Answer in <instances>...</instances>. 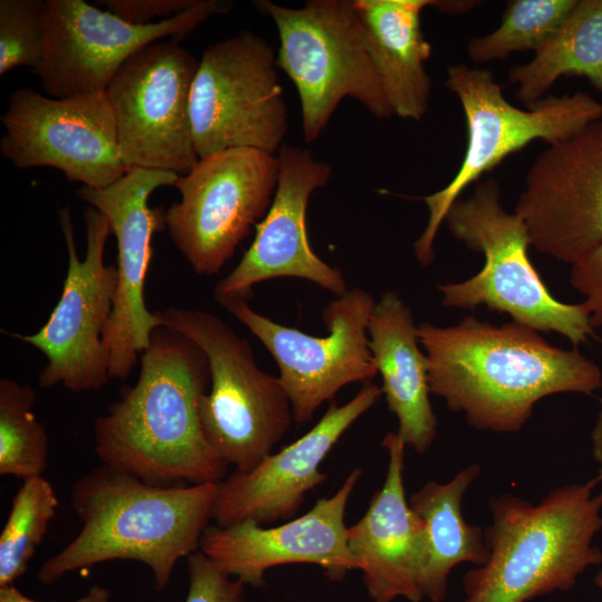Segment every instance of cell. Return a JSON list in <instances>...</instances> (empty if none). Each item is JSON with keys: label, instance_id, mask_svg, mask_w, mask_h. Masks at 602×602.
<instances>
[{"label": "cell", "instance_id": "1", "mask_svg": "<svg viewBox=\"0 0 602 602\" xmlns=\"http://www.w3.org/2000/svg\"><path fill=\"white\" fill-rule=\"evenodd\" d=\"M417 332L430 394L478 430L517 433L541 399L602 387L593 360L515 321L493 324L469 315L448 327L423 322Z\"/></svg>", "mask_w": 602, "mask_h": 602}, {"label": "cell", "instance_id": "2", "mask_svg": "<svg viewBox=\"0 0 602 602\" xmlns=\"http://www.w3.org/2000/svg\"><path fill=\"white\" fill-rule=\"evenodd\" d=\"M211 383L207 358L166 327L152 333L134 386L94 423L101 464L156 486L220 483L227 466L208 445L200 401Z\"/></svg>", "mask_w": 602, "mask_h": 602}, {"label": "cell", "instance_id": "3", "mask_svg": "<svg viewBox=\"0 0 602 602\" xmlns=\"http://www.w3.org/2000/svg\"><path fill=\"white\" fill-rule=\"evenodd\" d=\"M217 492L219 483L151 485L101 464L74 483L71 507L81 528L40 565L37 580L52 584L103 562L130 560L149 567L161 592L179 559L200 548Z\"/></svg>", "mask_w": 602, "mask_h": 602}, {"label": "cell", "instance_id": "4", "mask_svg": "<svg viewBox=\"0 0 602 602\" xmlns=\"http://www.w3.org/2000/svg\"><path fill=\"white\" fill-rule=\"evenodd\" d=\"M596 477L551 489L537 504L511 493L488 498L487 561L463 579L462 602H528L571 590L602 563L593 544L602 530Z\"/></svg>", "mask_w": 602, "mask_h": 602}, {"label": "cell", "instance_id": "5", "mask_svg": "<svg viewBox=\"0 0 602 602\" xmlns=\"http://www.w3.org/2000/svg\"><path fill=\"white\" fill-rule=\"evenodd\" d=\"M444 222L455 239L483 253V269L472 278L438 285L441 304L460 310L485 307L538 332H556L573 346L594 334L583 303L554 298L528 258L527 226L501 200L499 183H477L474 192L449 207Z\"/></svg>", "mask_w": 602, "mask_h": 602}, {"label": "cell", "instance_id": "6", "mask_svg": "<svg viewBox=\"0 0 602 602\" xmlns=\"http://www.w3.org/2000/svg\"><path fill=\"white\" fill-rule=\"evenodd\" d=\"M154 312L162 327L188 338L207 358L211 383L200 401V419L212 450L236 472L253 469L294 423L279 378L263 371L249 341L213 313L179 308Z\"/></svg>", "mask_w": 602, "mask_h": 602}, {"label": "cell", "instance_id": "7", "mask_svg": "<svg viewBox=\"0 0 602 602\" xmlns=\"http://www.w3.org/2000/svg\"><path fill=\"white\" fill-rule=\"evenodd\" d=\"M445 87L462 105L467 145L453 179L424 197L429 216L414 252L425 266L435 259V240L449 207L470 184L530 143L564 140L602 118V103L583 91L544 97L526 109L518 108L505 99L502 85L489 70L465 64L447 68Z\"/></svg>", "mask_w": 602, "mask_h": 602}, {"label": "cell", "instance_id": "8", "mask_svg": "<svg viewBox=\"0 0 602 602\" xmlns=\"http://www.w3.org/2000/svg\"><path fill=\"white\" fill-rule=\"evenodd\" d=\"M253 4L278 28L276 66L298 90L305 142L318 138L344 97L356 99L379 118L394 115L352 1L312 0L299 9L266 0Z\"/></svg>", "mask_w": 602, "mask_h": 602}, {"label": "cell", "instance_id": "9", "mask_svg": "<svg viewBox=\"0 0 602 602\" xmlns=\"http://www.w3.org/2000/svg\"><path fill=\"white\" fill-rule=\"evenodd\" d=\"M272 47L249 30L208 46L191 90V122L198 158L252 148L276 155L288 113Z\"/></svg>", "mask_w": 602, "mask_h": 602}, {"label": "cell", "instance_id": "10", "mask_svg": "<svg viewBox=\"0 0 602 602\" xmlns=\"http://www.w3.org/2000/svg\"><path fill=\"white\" fill-rule=\"evenodd\" d=\"M278 155L231 148L200 158L174 186L181 198L165 229L195 273L217 274L266 215L278 186Z\"/></svg>", "mask_w": 602, "mask_h": 602}, {"label": "cell", "instance_id": "11", "mask_svg": "<svg viewBox=\"0 0 602 602\" xmlns=\"http://www.w3.org/2000/svg\"><path fill=\"white\" fill-rule=\"evenodd\" d=\"M68 252V269L59 301L48 321L33 334H7L28 343L47 358L38 375L42 388L61 385L72 392L99 390L110 379L103 336L117 290L116 265L104 261L111 234L107 219L95 207L84 210L86 254L79 259L69 206L59 211Z\"/></svg>", "mask_w": 602, "mask_h": 602}, {"label": "cell", "instance_id": "12", "mask_svg": "<svg viewBox=\"0 0 602 602\" xmlns=\"http://www.w3.org/2000/svg\"><path fill=\"white\" fill-rule=\"evenodd\" d=\"M198 60L174 39L132 55L109 81L119 153L128 168L188 173L198 162L191 90Z\"/></svg>", "mask_w": 602, "mask_h": 602}, {"label": "cell", "instance_id": "13", "mask_svg": "<svg viewBox=\"0 0 602 602\" xmlns=\"http://www.w3.org/2000/svg\"><path fill=\"white\" fill-rule=\"evenodd\" d=\"M375 304V299L363 289L348 290L324 307L322 319L329 331L324 337L279 324L254 311L246 300H232L222 305L271 353L294 423L303 425L342 387L369 382L377 376L368 338Z\"/></svg>", "mask_w": 602, "mask_h": 602}, {"label": "cell", "instance_id": "14", "mask_svg": "<svg viewBox=\"0 0 602 602\" xmlns=\"http://www.w3.org/2000/svg\"><path fill=\"white\" fill-rule=\"evenodd\" d=\"M1 123L0 153L18 168L54 167L91 188L107 187L129 171L105 93L54 98L20 88L10 94Z\"/></svg>", "mask_w": 602, "mask_h": 602}, {"label": "cell", "instance_id": "15", "mask_svg": "<svg viewBox=\"0 0 602 602\" xmlns=\"http://www.w3.org/2000/svg\"><path fill=\"white\" fill-rule=\"evenodd\" d=\"M231 1L198 0L187 11L151 25H134L82 0H46V50L35 70L50 97L105 93L122 65L143 47L184 38Z\"/></svg>", "mask_w": 602, "mask_h": 602}, {"label": "cell", "instance_id": "16", "mask_svg": "<svg viewBox=\"0 0 602 602\" xmlns=\"http://www.w3.org/2000/svg\"><path fill=\"white\" fill-rule=\"evenodd\" d=\"M178 174L139 167L104 188L80 186L76 194L108 221L117 242V290L113 312L103 336L109 359V376L124 380L138 355L151 344L153 331L162 327L145 303V282L152 259V236L165 229L162 208L148 205L152 193L174 186Z\"/></svg>", "mask_w": 602, "mask_h": 602}, {"label": "cell", "instance_id": "17", "mask_svg": "<svg viewBox=\"0 0 602 602\" xmlns=\"http://www.w3.org/2000/svg\"><path fill=\"white\" fill-rule=\"evenodd\" d=\"M514 212L531 245L557 261L572 264L602 243V118L536 156Z\"/></svg>", "mask_w": 602, "mask_h": 602}, {"label": "cell", "instance_id": "18", "mask_svg": "<svg viewBox=\"0 0 602 602\" xmlns=\"http://www.w3.org/2000/svg\"><path fill=\"white\" fill-rule=\"evenodd\" d=\"M276 155L279 179L272 204L237 265L215 285L221 305L247 301L255 284L275 278L304 279L337 298L348 291L342 272L313 252L307 232L310 196L327 184L330 166L294 146L283 145Z\"/></svg>", "mask_w": 602, "mask_h": 602}, {"label": "cell", "instance_id": "19", "mask_svg": "<svg viewBox=\"0 0 602 602\" xmlns=\"http://www.w3.org/2000/svg\"><path fill=\"white\" fill-rule=\"evenodd\" d=\"M361 468L352 469L330 497L315 502L305 514L278 526L243 521L229 526L208 525L200 551L223 573L244 585L259 588L272 567L305 563L321 566L331 580L357 570L347 541L346 509Z\"/></svg>", "mask_w": 602, "mask_h": 602}, {"label": "cell", "instance_id": "20", "mask_svg": "<svg viewBox=\"0 0 602 602\" xmlns=\"http://www.w3.org/2000/svg\"><path fill=\"white\" fill-rule=\"evenodd\" d=\"M382 395L379 386L365 382L344 405L332 404L303 436L270 454L253 469L225 476L219 483L215 525L249 520L263 525L295 516L307 493L326 480L320 467L332 447Z\"/></svg>", "mask_w": 602, "mask_h": 602}, {"label": "cell", "instance_id": "21", "mask_svg": "<svg viewBox=\"0 0 602 602\" xmlns=\"http://www.w3.org/2000/svg\"><path fill=\"white\" fill-rule=\"evenodd\" d=\"M381 445L388 454L385 482L362 517L347 528L348 546L373 602H421L428 545L425 525L405 493L406 445L395 431Z\"/></svg>", "mask_w": 602, "mask_h": 602}, {"label": "cell", "instance_id": "22", "mask_svg": "<svg viewBox=\"0 0 602 602\" xmlns=\"http://www.w3.org/2000/svg\"><path fill=\"white\" fill-rule=\"evenodd\" d=\"M369 348L382 379L388 409L406 447L424 454L437 435L429 400L428 362L410 309L394 291L376 302L368 323Z\"/></svg>", "mask_w": 602, "mask_h": 602}, {"label": "cell", "instance_id": "23", "mask_svg": "<svg viewBox=\"0 0 602 602\" xmlns=\"http://www.w3.org/2000/svg\"><path fill=\"white\" fill-rule=\"evenodd\" d=\"M362 39L394 115L420 120L428 109L431 81L425 62L431 46L420 12L428 0H355Z\"/></svg>", "mask_w": 602, "mask_h": 602}, {"label": "cell", "instance_id": "24", "mask_svg": "<svg viewBox=\"0 0 602 602\" xmlns=\"http://www.w3.org/2000/svg\"><path fill=\"white\" fill-rule=\"evenodd\" d=\"M479 474L480 466L472 464L448 482H427L408 498L425 525L428 562L421 591L430 602L444 601L454 567L463 563L479 566L487 561L484 530L466 522L462 512L464 496Z\"/></svg>", "mask_w": 602, "mask_h": 602}, {"label": "cell", "instance_id": "25", "mask_svg": "<svg viewBox=\"0 0 602 602\" xmlns=\"http://www.w3.org/2000/svg\"><path fill=\"white\" fill-rule=\"evenodd\" d=\"M508 79L526 107L544 98L563 76L584 77L602 94V0H577L556 32L526 64L514 65Z\"/></svg>", "mask_w": 602, "mask_h": 602}, {"label": "cell", "instance_id": "26", "mask_svg": "<svg viewBox=\"0 0 602 602\" xmlns=\"http://www.w3.org/2000/svg\"><path fill=\"white\" fill-rule=\"evenodd\" d=\"M36 398L32 387L0 380V475L25 480L46 470L49 440L33 412Z\"/></svg>", "mask_w": 602, "mask_h": 602}, {"label": "cell", "instance_id": "27", "mask_svg": "<svg viewBox=\"0 0 602 602\" xmlns=\"http://www.w3.org/2000/svg\"><path fill=\"white\" fill-rule=\"evenodd\" d=\"M577 0H513L494 31L469 39L466 51L477 64L540 49L562 26Z\"/></svg>", "mask_w": 602, "mask_h": 602}, {"label": "cell", "instance_id": "28", "mask_svg": "<svg viewBox=\"0 0 602 602\" xmlns=\"http://www.w3.org/2000/svg\"><path fill=\"white\" fill-rule=\"evenodd\" d=\"M58 505L54 487L43 476L22 480L0 534V588L12 585L26 572Z\"/></svg>", "mask_w": 602, "mask_h": 602}, {"label": "cell", "instance_id": "29", "mask_svg": "<svg viewBox=\"0 0 602 602\" xmlns=\"http://www.w3.org/2000/svg\"><path fill=\"white\" fill-rule=\"evenodd\" d=\"M46 0L0 1V75L17 67L35 71L46 50Z\"/></svg>", "mask_w": 602, "mask_h": 602}, {"label": "cell", "instance_id": "30", "mask_svg": "<svg viewBox=\"0 0 602 602\" xmlns=\"http://www.w3.org/2000/svg\"><path fill=\"white\" fill-rule=\"evenodd\" d=\"M185 602H244V584L220 571L200 550L187 556Z\"/></svg>", "mask_w": 602, "mask_h": 602}, {"label": "cell", "instance_id": "31", "mask_svg": "<svg viewBox=\"0 0 602 602\" xmlns=\"http://www.w3.org/2000/svg\"><path fill=\"white\" fill-rule=\"evenodd\" d=\"M570 284L584 297L592 327H602V243L571 264Z\"/></svg>", "mask_w": 602, "mask_h": 602}, {"label": "cell", "instance_id": "32", "mask_svg": "<svg viewBox=\"0 0 602 602\" xmlns=\"http://www.w3.org/2000/svg\"><path fill=\"white\" fill-rule=\"evenodd\" d=\"M198 0H99L108 11L134 25H151L178 16L197 3Z\"/></svg>", "mask_w": 602, "mask_h": 602}, {"label": "cell", "instance_id": "33", "mask_svg": "<svg viewBox=\"0 0 602 602\" xmlns=\"http://www.w3.org/2000/svg\"><path fill=\"white\" fill-rule=\"evenodd\" d=\"M110 592L103 585H91L87 593L74 602H110ZM0 602H39L20 592L14 584L0 588Z\"/></svg>", "mask_w": 602, "mask_h": 602}, {"label": "cell", "instance_id": "34", "mask_svg": "<svg viewBox=\"0 0 602 602\" xmlns=\"http://www.w3.org/2000/svg\"><path fill=\"white\" fill-rule=\"evenodd\" d=\"M592 440V456L598 465V475L595 476L599 482H602V399L600 401L596 419L591 431Z\"/></svg>", "mask_w": 602, "mask_h": 602}, {"label": "cell", "instance_id": "35", "mask_svg": "<svg viewBox=\"0 0 602 602\" xmlns=\"http://www.w3.org/2000/svg\"><path fill=\"white\" fill-rule=\"evenodd\" d=\"M594 584L602 591V570H600L594 576Z\"/></svg>", "mask_w": 602, "mask_h": 602}]
</instances>
